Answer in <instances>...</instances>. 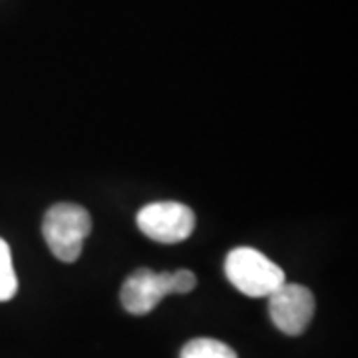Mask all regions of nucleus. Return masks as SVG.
<instances>
[{"label":"nucleus","instance_id":"7ed1b4c3","mask_svg":"<svg viewBox=\"0 0 358 358\" xmlns=\"http://www.w3.org/2000/svg\"><path fill=\"white\" fill-rule=\"evenodd\" d=\"M225 275L239 293L261 299L275 293L285 281L282 268L253 247H237L225 259Z\"/></svg>","mask_w":358,"mask_h":358},{"label":"nucleus","instance_id":"20e7f679","mask_svg":"<svg viewBox=\"0 0 358 358\" xmlns=\"http://www.w3.org/2000/svg\"><path fill=\"white\" fill-rule=\"evenodd\" d=\"M138 227L157 243H181L195 229V213L178 201H155L141 207Z\"/></svg>","mask_w":358,"mask_h":358},{"label":"nucleus","instance_id":"f257e3e1","mask_svg":"<svg viewBox=\"0 0 358 358\" xmlns=\"http://www.w3.org/2000/svg\"><path fill=\"white\" fill-rule=\"evenodd\" d=\"M197 279L192 271L179 268L176 273H155L143 267L131 273L122 287V305L129 315H148L167 294H185L195 289Z\"/></svg>","mask_w":358,"mask_h":358},{"label":"nucleus","instance_id":"39448f33","mask_svg":"<svg viewBox=\"0 0 358 358\" xmlns=\"http://www.w3.org/2000/svg\"><path fill=\"white\" fill-rule=\"evenodd\" d=\"M267 299L271 320L281 333L289 336L305 333L315 315V296L307 287L296 282H282Z\"/></svg>","mask_w":358,"mask_h":358},{"label":"nucleus","instance_id":"0eeeda50","mask_svg":"<svg viewBox=\"0 0 358 358\" xmlns=\"http://www.w3.org/2000/svg\"><path fill=\"white\" fill-rule=\"evenodd\" d=\"M18 293V279L14 273L10 247L0 237V303L10 301Z\"/></svg>","mask_w":358,"mask_h":358},{"label":"nucleus","instance_id":"f03ea898","mask_svg":"<svg viewBox=\"0 0 358 358\" xmlns=\"http://www.w3.org/2000/svg\"><path fill=\"white\" fill-rule=\"evenodd\" d=\"M92 231L90 213L76 203H56L44 215L42 233L56 259L74 263Z\"/></svg>","mask_w":358,"mask_h":358},{"label":"nucleus","instance_id":"423d86ee","mask_svg":"<svg viewBox=\"0 0 358 358\" xmlns=\"http://www.w3.org/2000/svg\"><path fill=\"white\" fill-rule=\"evenodd\" d=\"M179 358H239L229 345L215 338H193L181 348Z\"/></svg>","mask_w":358,"mask_h":358}]
</instances>
